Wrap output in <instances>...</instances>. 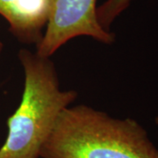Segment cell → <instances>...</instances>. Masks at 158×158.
<instances>
[{"label":"cell","mask_w":158,"mask_h":158,"mask_svg":"<svg viewBox=\"0 0 158 158\" xmlns=\"http://www.w3.org/2000/svg\"><path fill=\"white\" fill-rule=\"evenodd\" d=\"M53 2L54 0H0V15L19 42L36 47L43 37Z\"/></svg>","instance_id":"obj_4"},{"label":"cell","mask_w":158,"mask_h":158,"mask_svg":"<svg viewBox=\"0 0 158 158\" xmlns=\"http://www.w3.org/2000/svg\"><path fill=\"white\" fill-rule=\"evenodd\" d=\"M3 49H4V44H3V42L0 40V54H1V52L3 51Z\"/></svg>","instance_id":"obj_6"},{"label":"cell","mask_w":158,"mask_h":158,"mask_svg":"<svg viewBox=\"0 0 158 158\" xmlns=\"http://www.w3.org/2000/svg\"><path fill=\"white\" fill-rule=\"evenodd\" d=\"M156 123L158 125V116L156 117Z\"/></svg>","instance_id":"obj_7"},{"label":"cell","mask_w":158,"mask_h":158,"mask_svg":"<svg viewBox=\"0 0 158 158\" xmlns=\"http://www.w3.org/2000/svg\"><path fill=\"white\" fill-rule=\"evenodd\" d=\"M131 0H106L101 6L97 8L98 19L101 27L110 31L113 20L129 6Z\"/></svg>","instance_id":"obj_5"},{"label":"cell","mask_w":158,"mask_h":158,"mask_svg":"<svg viewBox=\"0 0 158 158\" xmlns=\"http://www.w3.org/2000/svg\"><path fill=\"white\" fill-rule=\"evenodd\" d=\"M40 158H158V148L135 119L79 105L60 114Z\"/></svg>","instance_id":"obj_1"},{"label":"cell","mask_w":158,"mask_h":158,"mask_svg":"<svg viewBox=\"0 0 158 158\" xmlns=\"http://www.w3.org/2000/svg\"><path fill=\"white\" fill-rule=\"evenodd\" d=\"M18 56L24 71V90L19 107L7 120L0 158H40L60 114L77 99V92L61 88L49 57L25 48Z\"/></svg>","instance_id":"obj_2"},{"label":"cell","mask_w":158,"mask_h":158,"mask_svg":"<svg viewBox=\"0 0 158 158\" xmlns=\"http://www.w3.org/2000/svg\"><path fill=\"white\" fill-rule=\"evenodd\" d=\"M97 8V0H54L42 40L36 46V53L50 58L64 44L79 36L112 44L114 35L101 27Z\"/></svg>","instance_id":"obj_3"}]
</instances>
